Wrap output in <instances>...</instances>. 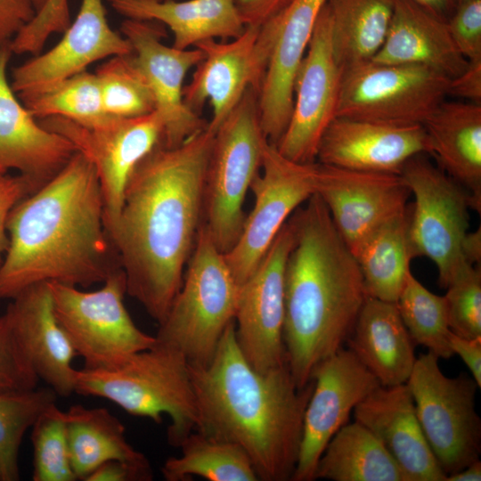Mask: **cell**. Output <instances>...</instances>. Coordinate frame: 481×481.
Segmentation results:
<instances>
[{"mask_svg": "<svg viewBox=\"0 0 481 481\" xmlns=\"http://www.w3.org/2000/svg\"><path fill=\"white\" fill-rule=\"evenodd\" d=\"M302 437L291 481H313L328 443L348 422L355 407L380 386L348 348L342 347L314 370Z\"/></svg>", "mask_w": 481, "mask_h": 481, "instance_id": "16", "label": "cell"}, {"mask_svg": "<svg viewBox=\"0 0 481 481\" xmlns=\"http://www.w3.org/2000/svg\"><path fill=\"white\" fill-rule=\"evenodd\" d=\"M126 19L157 20L174 35L173 46L185 50L198 43L240 37L246 26L234 0H106Z\"/></svg>", "mask_w": 481, "mask_h": 481, "instance_id": "29", "label": "cell"}, {"mask_svg": "<svg viewBox=\"0 0 481 481\" xmlns=\"http://www.w3.org/2000/svg\"><path fill=\"white\" fill-rule=\"evenodd\" d=\"M346 343L381 386L407 382L417 358L416 345L395 303L367 296Z\"/></svg>", "mask_w": 481, "mask_h": 481, "instance_id": "27", "label": "cell"}, {"mask_svg": "<svg viewBox=\"0 0 481 481\" xmlns=\"http://www.w3.org/2000/svg\"><path fill=\"white\" fill-rule=\"evenodd\" d=\"M75 393L110 400L129 414L156 423L167 415V439L174 446L199 425L189 363L181 352L157 341L114 368L77 370Z\"/></svg>", "mask_w": 481, "mask_h": 481, "instance_id": "5", "label": "cell"}, {"mask_svg": "<svg viewBox=\"0 0 481 481\" xmlns=\"http://www.w3.org/2000/svg\"><path fill=\"white\" fill-rule=\"evenodd\" d=\"M341 77L325 4L295 76L290 118L276 145L281 155L298 163L316 161L320 140L337 116Z\"/></svg>", "mask_w": 481, "mask_h": 481, "instance_id": "15", "label": "cell"}, {"mask_svg": "<svg viewBox=\"0 0 481 481\" xmlns=\"http://www.w3.org/2000/svg\"><path fill=\"white\" fill-rule=\"evenodd\" d=\"M57 322L85 369H111L130 355L151 347L155 336L141 330L124 304L126 282L122 269L111 273L93 291L48 282Z\"/></svg>", "mask_w": 481, "mask_h": 481, "instance_id": "8", "label": "cell"}, {"mask_svg": "<svg viewBox=\"0 0 481 481\" xmlns=\"http://www.w3.org/2000/svg\"><path fill=\"white\" fill-rule=\"evenodd\" d=\"M481 461L479 460L466 466L461 470L448 475L445 481H480Z\"/></svg>", "mask_w": 481, "mask_h": 481, "instance_id": "52", "label": "cell"}, {"mask_svg": "<svg viewBox=\"0 0 481 481\" xmlns=\"http://www.w3.org/2000/svg\"><path fill=\"white\" fill-rule=\"evenodd\" d=\"M38 381L21 354L4 313L0 315V392L32 389Z\"/></svg>", "mask_w": 481, "mask_h": 481, "instance_id": "41", "label": "cell"}, {"mask_svg": "<svg viewBox=\"0 0 481 481\" xmlns=\"http://www.w3.org/2000/svg\"><path fill=\"white\" fill-rule=\"evenodd\" d=\"M41 18L53 26H63L69 22L68 0H48L39 11Z\"/></svg>", "mask_w": 481, "mask_h": 481, "instance_id": "49", "label": "cell"}, {"mask_svg": "<svg viewBox=\"0 0 481 481\" xmlns=\"http://www.w3.org/2000/svg\"><path fill=\"white\" fill-rule=\"evenodd\" d=\"M368 297L395 303L410 262L409 207L376 229L355 253Z\"/></svg>", "mask_w": 481, "mask_h": 481, "instance_id": "32", "label": "cell"}, {"mask_svg": "<svg viewBox=\"0 0 481 481\" xmlns=\"http://www.w3.org/2000/svg\"><path fill=\"white\" fill-rule=\"evenodd\" d=\"M326 2L290 0L259 27V37L272 49L258 93L259 118L264 135L275 146L288 126L293 106L295 76Z\"/></svg>", "mask_w": 481, "mask_h": 481, "instance_id": "19", "label": "cell"}, {"mask_svg": "<svg viewBox=\"0 0 481 481\" xmlns=\"http://www.w3.org/2000/svg\"><path fill=\"white\" fill-rule=\"evenodd\" d=\"M24 358L39 380L56 395L75 393L77 354L56 320L47 283L33 285L11 299L5 310Z\"/></svg>", "mask_w": 481, "mask_h": 481, "instance_id": "24", "label": "cell"}, {"mask_svg": "<svg viewBox=\"0 0 481 481\" xmlns=\"http://www.w3.org/2000/svg\"><path fill=\"white\" fill-rule=\"evenodd\" d=\"M447 25L455 46L467 61L481 58V0L456 4Z\"/></svg>", "mask_w": 481, "mask_h": 481, "instance_id": "42", "label": "cell"}, {"mask_svg": "<svg viewBox=\"0 0 481 481\" xmlns=\"http://www.w3.org/2000/svg\"><path fill=\"white\" fill-rule=\"evenodd\" d=\"M440 168L481 208V103L444 101L424 123Z\"/></svg>", "mask_w": 481, "mask_h": 481, "instance_id": "28", "label": "cell"}, {"mask_svg": "<svg viewBox=\"0 0 481 481\" xmlns=\"http://www.w3.org/2000/svg\"><path fill=\"white\" fill-rule=\"evenodd\" d=\"M121 32L130 43L133 60L146 79L160 115L164 132L161 143L173 148L207 127L208 122L183 102V81L188 71L202 60L198 48L181 50L162 42L165 26L157 20L126 19Z\"/></svg>", "mask_w": 481, "mask_h": 481, "instance_id": "17", "label": "cell"}, {"mask_svg": "<svg viewBox=\"0 0 481 481\" xmlns=\"http://www.w3.org/2000/svg\"><path fill=\"white\" fill-rule=\"evenodd\" d=\"M178 447L181 454L167 459L161 468L167 481H183L193 476L209 481L258 480L248 454L233 443L194 430Z\"/></svg>", "mask_w": 481, "mask_h": 481, "instance_id": "34", "label": "cell"}, {"mask_svg": "<svg viewBox=\"0 0 481 481\" xmlns=\"http://www.w3.org/2000/svg\"><path fill=\"white\" fill-rule=\"evenodd\" d=\"M259 118L258 91L249 87L215 133L205 176L203 216L223 254L241 233L245 196L259 172L268 142Z\"/></svg>", "mask_w": 481, "mask_h": 481, "instance_id": "7", "label": "cell"}, {"mask_svg": "<svg viewBox=\"0 0 481 481\" xmlns=\"http://www.w3.org/2000/svg\"><path fill=\"white\" fill-rule=\"evenodd\" d=\"M259 27L246 26L229 42L208 39L194 47L203 53L191 82L183 86L186 107L200 115L204 104L212 108L208 128L216 133L249 87L259 93L269 57L257 45Z\"/></svg>", "mask_w": 481, "mask_h": 481, "instance_id": "20", "label": "cell"}, {"mask_svg": "<svg viewBox=\"0 0 481 481\" xmlns=\"http://www.w3.org/2000/svg\"><path fill=\"white\" fill-rule=\"evenodd\" d=\"M34 481H75L67 435L65 412L56 402L48 405L31 427Z\"/></svg>", "mask_w": 481, "mask_h": 481, "instance_id": "39", "label": "cell"}, {"mask_svg": "<svg viewBox=\"0 0 481 481\" xmlns=\"http://www.w3.org/2000/svg\"><path fill=\"white\" fill-rule=\"evenodd\" d=\"M444 295L450 330L462 338L481 337V272L466 263Z\"/></svg>", "mask_w": 481, "mask_h": 481, "instance_id": "40", "label": "cell"}, {"mask_svg": "<svg viewBox=\"0 0 481 481\" xmlns=\"http://www.w3.org/2000/svg\"><path fill=\"white\" fill-rule=\"evenodd\" d=\"M355 420L385 445L409 481H445L419 422L406 383L379 386L353 411Z\"/></svg>", "mask_w": 481, "mask_h": 481, "instance_id": "25", "label": "cell"}, {"mask_svg": "<svg viewBox=\"0 0 481 481\" xmlns=\"http://www.w3.org/2000/svg\"><path fill=\"white\" fill-rule=\"evenodd\" d=\"M400 175L414 196L409 207L414 257H426L436 265L439 284L445 289L468 263L462 245L469 229V194L424 154L410 159Z\"/></svg>", "mask_w": 481, "mask_h": 481, "instance_id": "11", "label": "cell"}, {"mask_svg": "<svg viewBox=\"0 0 481 481\" xmlns=\"http://www.w3.org/2000/svg\"><path fill=\"white\" fill-rule=\"evenodd\" d=\"M290 0H234L245 26L260 27L281 11Z\"/></svg>", "mask_w": 481, "mask_h": 481, "instance_id": "47", "label": "cell"}, {"mask_svg": "<svg viewBox=\"0 0 481 481\" xmlns=\"http://www.w3.org/2000/svg\"><path fill=\"white\" fill-rule=\"evenodd\" d=\"M189 369L199 415L196 430L242 448L258 480H291L313 379L298 388L288 363L267 372L254 370L237 344L234 321L212 358Z\"/></svg>", "mask_w": 481, "mask_h": 481, "instance_id": "3", "label": "cell"}, {"mask_svg": "<svg viewBox=\"0 0 481 481\" xmlns=\"http://www.w3.org/2000/svg\"><path fill=\"white\" fill-rule=\"evenodd\" d=\"M295 233L289 218L240 286L234 316L237 344L249 365L267 372L285 363L284 279Z\"/></svg>", "mask_w": 481, "mask_h": 481, "instance_id": "14", "label": "cell"}, {"mask_svg": "<svg viewBox=\"0 0 481 481\" xmlns=\"http://www.w3.org/2000/svg\"><path fill=\"white\" fill-rule=\"evenodd\" d=\"M36 190L25 176L0 171V263L8 248L7 221L12 208Z\"/></svg>", "mask_w": 481, "mask_h": 481, "instance_id": "43", "label": "cell"}, {"mask_svg": "<svg viewBox=\"0 0 481 481\" xmlns=\"http://www.w3.org/2000/svg\"><path fill=\"white\" fill-rule=\"evenodd\" d=\"M315 479L409 481L382 442L355 420L330 439L319 459Z\"/></svg>", "mask_w": 481, "mask_h": 481, "instance_id": "31", "label": "cell"}, {"mask_svg": "<svg viewBox=\"0 0 481 481\" xmlns=\"http://www.w3.org/2000/svg\"><path fill=\"white\" fill-rule=\"evenodd\" d=\"M371 61L425 66L451 79L468 64L453 43L447 20L412 0H395L385 41Z\"/></svg>", "mask_w": 481, "mask_h": 481, "instance_id": "26", "label": "cell"}, {"mask_svg": "<svg viewBox=\"0 0 481 481\" xmlns=\"http://www.w3.org/2000/svg\"><path fill=\"white\" fill-rule=\"evenodd\" d=\"M55 399L50 387L0 392V481L20 479L19 452L23 436Z\"/></svg>", "mask_w": 481, "mask_h": 481, "instance_id": "37", "label": "cell"}, {"mask_svg": "<svg viewBox=\"0 0 481 481\" xmlns=\"http://www.w3.org/2000/svg\"><path fill=\"white\" fill-rule=\"evenodd\" d=\"M395 306L415 345L424 346L439 359L453 355L444 296L428 290L410 270Z\"/></svg>", "mask_w": 481, "mask_h": 481, "instance_id": "35", "label": "cell"}, {"mask_svg": "<svg viewBox=\"0 0 481 481\" xmlns=\"http://www.w3.org/2000/svg\"><path fill=\"white\" fill-rule=\"evenodd\" d=\"M151 479V466L110 460L98 466L86 477L85 481H148Z\"/></svg>", "mask_w": 481, "mask_h": 481, "instance_id": "45", "label": "cell"}, {"mask_svg": "<svg viewBox=\"0 0 481 481\" xmlns=\"http://www.w3.org/2000/svg\"><path fill=\"white\" fill-rule=\"evenodd\" d=\"M451 349L458 355L471 373V377L481 386V337L466 338L451 331L449 335Z\"/></svg>", "mask_w": 481, "mask_h": 481, "instance_id": "48", "label": "cell"}, {"mask_svg": "<svg viewBox=\"0 0 481 481\" xmlns=\"http://www.w3.org/2000/svg\"><path fill=\"white\" fill-rule=\"evenodd\" d=\"M18 98L37 120L61 117L91 124L107 115L102 107L98 78L86 70Z\"/></svg>", "mask_w": 481, "mask_h": 481, "instance_id": "36", "label": "cell"}, {"mask_svg": "<svg viewBox=\"0 0 481 481\" xmlns=\"http://www.w3.org/2000/svg\"><path fill=\"white\" fill-rule=\"evenodd\" d=\"M132 53L128 40L110 27L103 0H81L61 39L13 69L11 86L18 97L23 96L82 72L97 61Z\"/></svg>", "mask_w": 481, "mask_h": 481, "instance_id": "21", "label": "cell"}, {"mask_svg": "<svg viewBox=\"0 0 481 481\" xmlns=\"http://www.w3.org/2000/svg\"><path fill=\"white\" fill-rule=\"evenodd\" d=\"M334 55L342 71L371 61L382 46L395 0H327Z\"/></svg>", "mask_w": 481, "mask_h": 481, "instance_id": "33", "label": "cell"}, {"mask_svg": "<svg viewBox=\"0 0 481 481\" xmlns=\"http://www.w3.org/2000/svg\"><path fill=\"white\" fill-rule=\"evenodd\" d=\"M65 420L69 459L77 479L85 480L110 460L150 466L145 455L127 441L124 425L108 409L74 404L65 412Z\"/></svg>", "mask_w": 481, "mask_h": 481, "instance_id": "30", "label": "cell"}, {"mask_svg": "<svg viewBox=\"0 0 481 481\" xmlns=\"http://www.w3.org/2000/svg\"><path fill=\"white\" fill-rule=\"evenodd\" d=\"M465 260L471 264H479L481 259V232L480 227L475 232H467L462 245Z\"/></svg>", "mask_w": 481, "mask_h": 481, "instance_id": "50", "label": "cell"}, {"mask_svg": "<svg viewBox=\"0 0 481 481\" xmlns=\"http://www.w3.org/2000/svg\"><path fill=\"white\" fill-rule=\"evenodd\" d=\"M449 94L481 103V58L468 61L464 70L450 80Z\"/></svg>", "mask_w": 481, "mask_h": 481, "instance_id": "46", "label": "cell"}, {"mask_svg": "<svg viewBox=\"0 0 481 481\" xmlns=\"http://www.w3.org/2000/svg\"><path fill=\"white\" fill-rule=\"evenodd\" d=\"M48 0H31L36 12L41 10Z\"/></svg>", "mask_w": 481, "mask_h": 481, "instance_id": "53", "label": "cell"}, {"mask_svg": "<svg viewBox=\"0 0 481 481\" xmlns=\"http://www.w3.org/2000/svg\"><path fill=\"white\" fill-rule=\"evenodd\" d=\"M422 8L429 12L430 13L446 20L445 15L448 10L452 7H455L454 0H412Z\"/></svg>", "mask_w": 481, "mask_h": 481, "instance_id": "51", "label": "cell"}, {"mask_svg": "<svg viewBox=\"0 0 481 481\" xmlns=\"http://www.w3.org/2000/svg\"><path fill=\"white\" fill-rule=\"evenodd\" d=\"M465 1H468V0H454V3H455V5L460 4V3H462V2H465Z\"/></svg>", "mask_w": 481, "mask_h": 481, "instance_id": "54", "label": "cell"}, {"mask_svg": "<svg viewBox=\"0 0 481 481\" xmlns=\"http://www.w3.org/2000/svg\"><path fill=\"white\" fill-rule=\"evenodd\" d=\"M215 133L204 128L176 147L161 142L134 168L110 231L126 282L159 324L178 293L203 216Z\"/></svg>", "mask_w": 481, "mask_h": 481, "instance_id": "1", "label": "cell"}, {"mask_svg": "<svg viewBox=\"0 0 481 481\" xmlns=\"http://www.w3.org/2000/svg\"><path fill=\"white\" fill-rule=\"evenodd\" d=\"M240 291L203 223L181 288L159 324L156 341L181 352L189 364H206L234 321Z\"/></svg>", "mask_w": 481, "mask_h": 481, "instance_id": "6", "label": "cell"}, {"mask_svg": "<svg viewBox=\"0 0 481 481\" xmlns=\"http://www.w3.org/2000/svg\"><path fill=\"white\" fill-rule=\"evenodd\" d=\"M450 80L425 66L361 62L342 71L336 117L424 125L445 101Z\"/></svg>", "mask_w": 481, "mask_h": 481, "instance_id": "10", "label": "cell"}, {"mask_svg": "<svg viewBox=\"0 0 481 481\" xmlns=\"http://www.w3.org/2000/svg\"><path fill=\"white\" fill-rule=\"evenodd\" d=\"M295 233L284 279L283 343L298 388L346 343L367 298L358 263L316 194L289 217Z\"/></svg>", "mask_w": 481, "mask_h": 481, "instance_id": "4", "label": "cell"}, {"mask_svg": "<svg viewBox=\"0 0 481 481\" xmlns=\"http://www.w3.org/2000/svg\"><path fill=\"white\" fill-rule=\"evenodd\" d=\"M94 74L98 78L105 114L134 118L155 110L153 94L132 53L110 57Z\"/></svg>", "mask_w": 481, "mask_h": 481, "instance_id": "38", "label": "cell"}, {"mask_svg": "<svg viewBox=\"0 0 481 481\" xmlns=\"http://www.w3.org/2000/svg\"><path fill=\"white\" fill-rule=\"evenodd\" d=\"M6 227L0 300L40 283L86 288L121 269L95 168L79 151L12 208Z\"/></svg>", "mask_w": 481, "mask_h": 481, "instance_id": "2", "label": "cell"}, {"mask_svg": "<svg viewBox=\"0 0 481 481\" xmlns=\"http://www.w3.org/2000/svg\"><path fill=\"white\" fill-rule=\"evenodd\" d=\"M438 360L429 351L420 354L406 384L424 436L447 477L479 460L481 420L476 410L479 387L466 373L445 376Z\"/></svg>", "mask_w": 481, "mask_h": 481, "instance_id": "9", "label": "cell"}, {"mask_svg": "<svg viewBox=\"0 0 481 481\" xmlns=\"http://www.w3.org/2000/svg\"><path fill=\"white\" fill-rule=\"evenodd\" d=\"M12 53L0 47V171L14 169L37 191L77 152L62 135L45 128L20 101L7 78Z\"/></svg>", "mask_w": 481, "mask_h": 481, "instance_id": "23", "label": "cell"}, {"mask_svg": "<svg viewBox=\"0 0 481 481\" xmlns=\"http://www.w3.org/2000/svg\"><path fill=\"white\" fill-rule=\"evenodd\" d=\"M35 14L31 0H0V47L9 45Z\"/></svg>", "mask_w": 481, "mask_h": 481, "instance_id": "44", "label": "cell"}, {"mask_svg": "<svg viewBox=\"0 0 481 481\" xmlns=\"http://www.w3.org/2000/svg\"><path fill=\"white\" fill-rule=\"evenodd\" d=\"M159 1H163V0H159Z\"/></svg>", "mask_w": 481, "mask_h": 481, "instance_id": "55", "label": "cell"}, {"mask_svg": "<svg viewBox=\"0 0 481 481\" xmlns=\"http://www.w3.org/2000/svg\"><path fill=\"white\" fill-rule=\"evenodd\" d=\"M420 154H431L423 125H393L336 117L320 140L316 162L400 175L405 163Z\"/></svg>", "mask_w": 481, "mask_h": 481, "instance_id": "22", "label": "cell"}, {"mask_svg": "<svg viewBox=\"0 0 481 481\" xmlns=\"http://www.w3.org/2000/svg\"><path fill=\"white\" fill-rule=\"evenodd\" d=\"M315 193L353 255L379 226L405 211L411 191L401 175L316 162Z\"/></svg>", "mask_w": 481, "mask_h": 481, "instance_id": "18", "label": "cell"}, {"mask_svg": "<svg viewBox=\"0 0 481 481\" xmlns=\"http://www.w3.org/2000/svg\"><path fill=\"white\" fill-rule=\"evenodd\" d=\"M38 122L68 139L94 165L104 204L105 225L110 233L118 217L130 175L162 140L164 124L160 115L156 110L134 118L106 115L91 124L61 117Z\"/></svg>", "mask_w": 481, "mask_h": 481, "instance_id": "12", "label": "cell"}, {"mask_svg": "<svg viewBox=\"0 0 481 481\" xmlns=\"http://www.w3.org/2000/svg\"><path fill=\"white\" fill-rule=\"evenodd\" d=\"M315 164L292 161L266 142L261 169L249 190L254 206L246 216L234 246L224 254L235 281L241 286L252 274L279 231L293 212L315 193Z\"/></svg>", "mask_w": 481, "mask_h": 481, "instance_id": "13", "label": "cell"}]
</instances>
